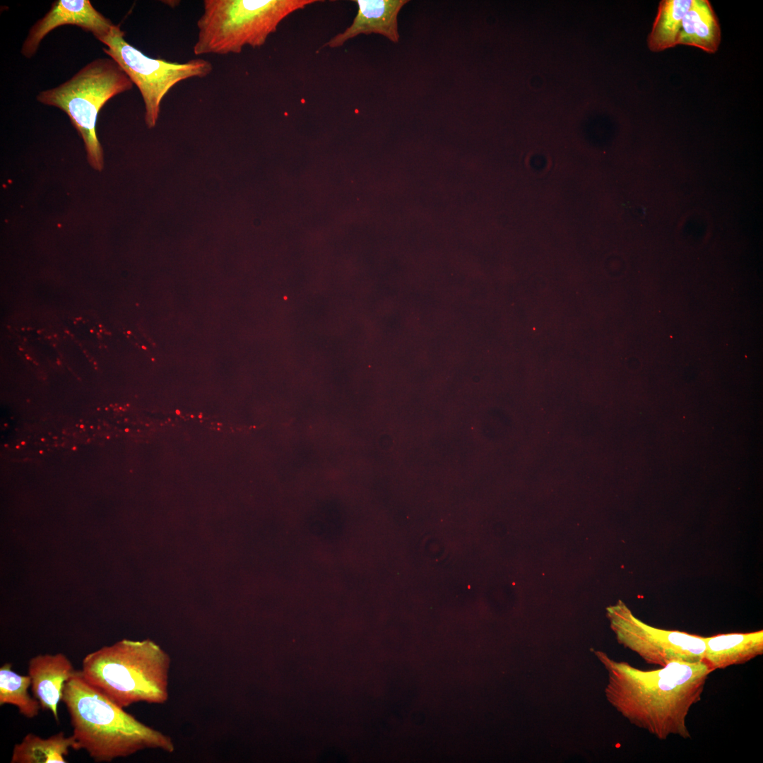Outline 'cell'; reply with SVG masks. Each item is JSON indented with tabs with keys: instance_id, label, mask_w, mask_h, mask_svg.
<instances>
[{
	"instance_id": "obj_6",
	"label": "cell",
	"mask_w": 763,
	"mask_h": 763,
	"mask_svg": "<svg viewBox=\"0 0 763 763\" xmlns=\"http://www.w3.org/2000/svg\"><path fill=\"white\" fill-rule=\"evenodd\" d=\"M119 25L98 38L106 47L103 51L114 59L140 91L144 104V120L153 128L158 122L162 101L178 83L191 78H204L213 71V64L203 59L183 63L154 59L130 45Z\"/></svg>"
},
{
	"instance_id": "obj_12",
	"label": "cell",
	"mask_w": 763,
	"mask_h": 763,
	"mask_svg": "<svg viewBox=\"0 0 763 763\" xmlns=\"http://www.w3.org/2000/svg\"><path fill=\"white\" fill-rule=\"evenodd\" d=\"M721 39L720 25L710 2L693 0L682 20L676 45L693 46L708 53H715Z\"/></svg>"
},
{
	"instance_id": "obj_1",
	"label": "cell",
	"mask_w": 763,
	"mask_h": 763,
	"mask_svg": "<svg viewBox=\"0 0 763 763\" xmlns=\"http://www.w3.org/2000/svg\"><path fill=\"white\" fill-rule=\"evenodd\" d=\"M595 653L608 672V701L630 723L660 740L670 735L691 738L687 716L713 672L704 661H673L644 670L603 651Z\"/></svg>"
},
{
	"instance_id": "obj_16",
	"label": "cell",
	"mask_w": 763,
	"mask_h": 763,
	"mask_svg": "<svg viewBox=\"0 0 763 763\" xmlns=\"http://www.w3.org/2000/svg\"><path fill=\"white\" fill-rule=\"evenodd\" d=\"M176 413H177V414H179V413H180V412H179V411H178V410H177V411H176Z\"/></svg>"
},
{
	"instance_id": "obj_13",
	"label": "cell",
	"mask_w": 763,
	"mask_h": 763,
	"mask_svg": "<svg viewBox=\"0 0 763 763\" xmlns=\"http://www.w3.org/2000/svg\"><path fill=\"white\" fill-rule=\"evenodd\" d=\"M73 735L60 731L47 738L32 733L15 744L11 763H66L69 749H73Z\"/></svg>"
},
{
	"instance_id": "obj_7",
	"label": "cell",
	"mask_w": 763,
	"mask_h": 763,
	"mask_svg": "<svg viewBox=\"0 0 763 763\" xmlns=\"http://www.w3.org/2000/svg\"><path fill=\"white\" fill-rule=\"evenodd\" d=\"M607 614L618 642L649 664L663 667L673 661H703L704 637L650 626L634 616L622 601L608 607Z\"/></svg>"
},
{
	"instance_id": "obj_9",
	"label": "cell",
	"mask_w": 763,
	"mask_h": 763,
	"mask_svg": "<svg viewBox=\"0 0 763 763\" xmlns=\"http://www.w3.org/2000/svg\"><path fill=\"white\" fill-rule=\"evenodd\" d=\"M28 675L33 697L41 709L52 713L59 722L58 704L65 682L75 672L71 661L63 653L38 654L28 661Z\"/></svg>"
},
{
	"instance_id": "obj_10",
	"label": "cell",
	"mask_w": 763,
	"mask_h": 763,
	"mask_svg": "<svg viewBox=\"0 0 763 763\" xmlns=\"http://www.w3.org/2000/svg\"><path fill=\"white\" fill-rule=\"evenodd\" d=\"M357 13L352 24L344 31L331 37L322 47L336 48L360 35L376 33L398 42L397 17L407 0H355Z\"/></svg>"
},
{
	"instance_id": "obj_15",
	"label": "cell",
	"mask_w": 763,
	"mask_h": 763,
	"mask_svg": "<svg viewBox=\"0 0 763 763\" xmlns=\"http://www.w3.org/2000/svg\"><path fill=\"white\" fill-rule=\"evenodd\" d=\"M30 684L28 675L18 674L12 670L11 663H4L0 668V705L15 706L28 718L36 717L41 706L28 692Z\"/></svg>"
},
{
	"instance_id": "obj_5",
	"label": "cell",
	"mask_w": 763,
	"mask_h": 763,
	"mask_svg": "<svg viewBox=\"0 0 763 763\" xmlns=\"http://www.w3.org/2000/svg\"><path fill=\"white\" fill-rule=\"evenodd\" d=\"M134 83L112 58L93 60L69 80L41 91L40 103L64 112L81 135L87 159L95 170L104 166L103 150L96 135V122L101 108L112 97L129 90Z\"/></svg>"
},
{
	"instance_id": "obj_8",
	"label": "cell",
	"mask_w": 763,
	"mask_h": 763,
	"mask_svg": "<svg viewBox=\"0 0 763 763\" xmlns=\"http://www.w3.org/2000/svg\"><path fill=\"white\" fill-rule=\"evenodd\" d=\"M65 25L78 26L98 39L107 35L114 24L97 11L89 0L55 1L49 11L30 28L22 45V55L33 57L44 37Z\"/></svg>"
},
{
	"instance_id": "obj_4",
	"label": "cell",
	"mask_w": 763,
	"mask_h": 763,
	"mask_svg": "<svg viewBox=\"0 0 763 763\" xmlns=\"http://www.w3.org/2000/svg\"><path fill=\"white\" fill-rule=\"evenodd\" d=\"M317 0H204L197 21L195 55L239 54L249 45L260 47L292 12Z\"/></svg>"
},
{
	"instance_id": "obj_3",
	"label": "cell",
	"mask_w": 763,
	"mask_h": 763,
	"mask_svg": "<svg viewBox=\"0 0 763 763\" xmlns=\"http://www.w3.org/2000/svg\"><path fill=\"white\" fill-rule=\"evenodd\" d=\"M171 659L155 642L122 639L88 653L85 680L120 707L138 702L162 704L169 699Z\"/></svg>"
},
{
	"instance_id": "obj_2",
	"label": "cell",
	"mask_w": 763,
	"mask_h": 763,
	"mask_svg": "<svg viewBox=\"0 0 763 763\" xmlns=\"http://www.w3.org/2000/svg\"><path fill=\"white\" fill-rule=\"evenodd\" d=\"M69 713L74 750H85L95 762H110L146 749L172 753V738L127 713L75 670L61 698Z\"/></svg>"
},
{
	"instance_id": "obj_14",
	"label": "cell",
	"mask_w": 763,
	"mask_h": 763,
	"mask_svg": "<svg viewBox=\"0 0 763 763\" xmlns=\"http://www.w3.org/2000/svg\"><path fill=\"white\" fill-rule=\"evenodd\" d=\"M693 0H663L647 37V45L652 52H661L676 46L681 22Z\"/></svg>"
},
{
	"instance_id": "obj_11",
	"label": "cell",
	"mask_w": 763,
	"mask_h": 763,
	"mask_svg": "<svg viewBox=\"0 0 763 763\" xmlns=\"http://www.w3.org/2000/svg\"><path fill=\"white\" fill-rule=\"evenodd\" d=\"M703 661L712 670L745 663L763 653V630L704 637Z\"/></svg>"
}]
</instances>
